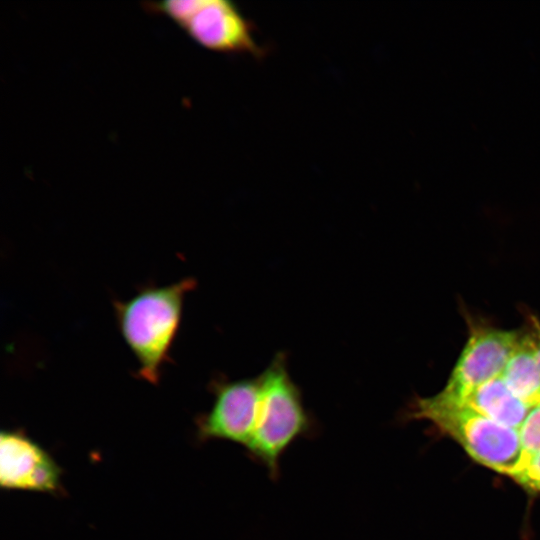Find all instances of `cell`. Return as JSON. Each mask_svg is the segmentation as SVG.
I'll use <instances>...</instances> for the list:
<instances>
[{"instance_id": "1", "label": "cell", "mask_w": 540, "mask_h": 540, "mask_svg": "<svg viewBox=\"0 0 540 540\" xmlns=\"http://www.w3.org/2000/svg\"><path fill=\"white\" fill-rule=\"evenodd\" d=\"M195 286L196 281L188 277L165 286H144L128 300L113 302L120 334L137 360L138 378L159 383L180 326L185 297Z\"/></svg>"}, {"instance_id": "12", "label": "cell", "mask_w": 540, "mask_h": 540, "mask_svg": "<svg viewBox=\"0 0 540 540\" xmlns=\"http://www.w3.org/2000/svg\"><path fill=\"white\" fill-rule=\"evenodd\" d=\"M524 316L525 325L523 328L531 340L535 357L540 367V320L535 314L529 311H526Z\"/></svg>"}, {"instance_id": "8", "label": "cell", "mask_w": 540, "mask_h": 540, "mask_svg": "<svg viewBox=\"0 0 540 540\" xmlns=\"http://www.w3.org/2000/svg\"><path fill=\"white\" fill-rule=\"evenodd\" d=\"M456 403L517 430L531 409L508 388L501 376L479 385Z\"/></svg>"}, {"instance_id": "11", "label": "cell", "mask_w": 540, "mask_h": 540, "mask_svg": "<svg viewBox=\"0 0 540 540\" xmlns=\"http://www.w3.org/2000/svg\"><path fill=\"white\" fill-rule=\"evenodd\" d=\"M513 480L527 492L540 494V453L529 457Z\"/></svg>"}, {"instance_id": "3", "label": "cell", "mask_w": 540, "mask_h": 540, "mask_svg": "<svg viewBox=\"0 0 540 540\" xmlns=\"http://www.w3.org/2000/svg\"><path fill=\"white\" fill-rule=\"evenodd\" d=\"M258 376L261 394L257 419L245 449L249 457L265 466L271 478H277L282 455L294 441L312 432L313 422L283 354L276 355Z\"/></svg>"}, {"instance_id": "2", "label": "cell", "mask_w": 540, "mask_h": 540, "mask_svg": "<svg viewBox=\"0 0 540 540\" xmlns=\"http://www.w3.org/2000/svg\"><path fill=\"white\" fill-rule=\"evenodd\" d=\"M432 423L457 442L477 463L510 478L522 469L525 453L517 429L500 424L473 409L437 394L417 397L405 415Z\"/></svg>"}, {"instance_id": "9", "label": "cell", "mask_w": 540, "mask_h": 540, "mask_svg": "<svg viewBox=\"0 0 540 540\" xmlns=\"http://www.w3.org/2000/svg\"><path fill=\"white\" fill-rule=\"evenodd\" d=\"M516 350L501 378L508 388L530 408L540 405V367L527 332L523 329Z\"/></svg>"}, {"instance_id": "10", "label": "cell", "mask_w": 540, "mask_h": 540, "mask_svg": "<svg viewBox=\"0 0 540 540\" xmlns=\"http://www.w3.org/2000/svg\"><path fill=\"white\" fill-rule=\"evenodd\" d=\"M518 433L528 458L540 453V405L530 409Z\"/></svg>"}, {"instance_id": "5", "label": "cell", "mask_w": 540, "mask_h": 540, "mask_svg": "<svg viewBox=\"0 0 540 540\" xmlns=\"http://www.w3.org/2000/svg\"><path fill=\"white\" fill-rule=\"evenodd\" d=\"M467 341L442 391L443 399L460 402L479 385L501 376L519 345L522 330H505L463 311Z\"/></svg>"}, {"instance_id": "6", "label": "cell", "mask_w": 540, "mask_h": 540, "mask_svg": "<svg viewBox=\"0 0 540 540\" xmlns=\"http://www.w3.org/2000/svg\"><path fill=\"white\" fill-rule=\"evenodd\" d=\"M210 391L214 395L213 404L196 419L198 440H226L246 448L257 419L259 376L238 380L217 378L210 383Z\"/></svg>"}, {"instance_id": "7", "label": "cell", "mask_w": 540, "mask_h": 540, "mask_svg": "<svg viewBox=\"0 0 540 540\" xmlns=\"http://www.w3.org/2000/svg\"><path fill=\"white\" fill-rule=\"evenodd\" d=\"M0 484L7 490L57 493L61 489V469L24 433L3 430L0 435Z\"/></svg>"}, {"instance_id": "4", "label": "cell", "mask_w": 540, "mask_h": 540, "mask_svg": "<svg viewBox=\"0 0 540 540\" xmlns=\"http://www.w3.org/2000/svg\"><path fill=\"white\" fill-rule=\"evenodd\" d=\"M154 15L166 17L202 48L222 54L258 57L262 47L255 29L240 9L227 0H165L141 3Z\"/></svg>"}]
</instances>
